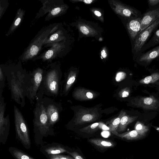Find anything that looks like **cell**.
I'll return each mask as SVG.
<instances>
[{
  "mask_svg": "<svg viewBox=\"0 0 159 159\" xmlns=\"http://www.w3.org/2000/svg\"><path fill=\"white\" fill-rule=\"evenodd\" d=\"M2 66L11 98L21 107H24L25 104V83L27 72L20 62L15 65Z\"/></svg>",
  "mask_w": 159,
  "mask_h": 159,
  "instance_id": "1",
  "label": "cell"
},
{
  "mask_svg": "<svg viewBox=\"0 0 159 159\" xmlns=\"http://www.w3.org/2000/svg\"><path fill=\"white\" fill-rule=\"evenodd\" d=\"M44 93L39 90L36 97V103L33 110V120L34 141L37 145H42L44 137L54 136L53 127L50 124L43 102Z\"/></svg>",
  "mask_w": 159,
  "mask_h": 159,
  "instance_id": "2",
  "label": "cell"
},
{
  "mask_svg": "<svg viewBox=\"0 0 159 159\" xmlns=\"http://www.w3.org/2000/svg\"><path fill=\"white\" fill-rule=\"evenodd\" d=\"M62 73L60 65L52 63L43 70L42 80L39 90L48 96L57 97L61 87Z\"/></svg>",
  "mask_w": 159,
  "mask_h": 159,
  "instance_id": "3",
  "label": "cell"
},
{
  "mask_svg": "<svg viewBox=\"0 0 159 159\" xmlns=\"http://www.w3.org/2000/svg\"><path fill=\"white\" fill-rule=\"evenodd\" d=\"M61 25L60 23L51 24L43 28L31 40L20 57L22 62L32 60L38 54L48 37L56 31Z\"/></svg>",
  "mask_w": 159,
  "mask_h": 159,
  "instance_id": "4",
  "label": "cell"
},
{
  "mask_svg": "<svg viewBox=\"0 0 159 159\" xmlns=\"http://www.w3.org/2000/svg\"><path fill=\"white\" fill-rule=\"evenodd\" d=\"M42 7L37 14L35 19H38L48 13L45 20L48 21L65 13L68 7L61 0H40Z\"/></svg>",
  "mask_w": 159,
  "mask_h": 159,
  "instance_id": "5",
  "label": "cell"
},
{
  "mask_svg": "<svg viewBox=\"0 0 159 159\" xmlns=\"http://www.w3.org/2000/svg\"><path fill=\"white\" fill-rule=\"evenodd\" d=\"M43 70L38 67L27 73L25 83V92L30 104L33 105L41 83Z\"/></svg>",
  "mask_w": 159,
  "mask_h": 159,
  "instance_id": "6",
  "label": "cell"
},
{
  "mask_svg": "<svg viewBox=\"0 0 159 159\" xmlns=\"http://www.w3.org/2000/svg\"><path fill=\"white\" fill-rule=\"evenodd\" d=\"M15 129L16 138L27 149L30 148L31 144L27 123L18 108L14 106Z\"/></svg>",
  "mask_w": 159,
  "mask_h": 159,
  "instance_id": "7",
  "label": "cell"
},
{
  "mask_svg": "<svg viewBox=\"0 0 159 159\" xmlns=\"http://www.w3.org/2000/svg\"><path fill=\"white\" fill-rule=\"evenodd\" d=\"M43 102L49 123L52 127L60 119V113L62 110L60 103L47 97L43 98Z\"/></svg>",
  "mask_w": 159,
  "mask_h": 159,
  "instance_id": "8",
  "label": "cell"
},
{
  "mask_svg": "<svg viewBox=\"0 0 159 159\" xmlns=\"http://www.w3.org/2000/svg\"><path fill=\"white\" fill-rule=\"evenodd\" d=\"M66 42V40H65L49 45L48 47H51V48L49 49L32 60L41 59L43 61H50L56 57H60L63 54L66 49L67 45Z\"/></svg>",
  "mask_w": 159,
  "mask_h": 159,
  "instance_id": "9",
  "label": "cell"
},
{
  "mask_svg": "<svg viewBox=\"0 0 159 159\" xmlns=\"http://www.w3.org/2000/svg\"><path fill=\"white\" fill-rule=\"evenodd\" d=\"M6 104L3 96H0V142L4 144L8 139L10 125L9 115L4 116Z\"/></svg>",
  "mask_w": 159,
  "mask_h": 159,
  "instance_id": "10",
  "label": "cell"
},
{
  "mask_svg": "<svg viewBox=\"0 0 159 159\" xmlns=\"http://www.w3.org/2000/svg\"><path fill=\"white\" fill-rule=\"evenodd\" d=\"M109 3L116 14L128 20L141 16L139 11L129 6L114 0Z\"/></svg>",
  "mask_w": 159,
  "mask_h": 159,
  "instance_id": "11",
  "label": "cell"
},
{
  "mask_svg": "<svg viewBox=\"0 0 159 159\" xmlns=\"http://www.w3.org/2000/svg\"><path fill=\"white\" fill-rule=\"evenodd\" d=\"M159 26V18L139 34L134 41V52L136 53L140 52L143 46Z\"/></svg>",
  "mask_w": 159,
  "mask_h": 159,
  "instance_id": "12",
  "label": "cell"
},
{
  "mask_svg": "<svg viewBox=\"0 0 159 159\" xmlns=\"http://www.w3.org/2000/svg\"><path fill=\"white\" fill-rule=\"evenodd\" d=\"M99 116L95 109H81L75 114L73 122L77 125L92 122L97 120Z\"/></svg>",
  "mask_w": 159,
  "mask_h": 159,
  "instance_id": "13",
  "label": "cell"
},
{
  "mask_svg": "<svg viewBox=\"0 0 159 159\" xmlns=\"http://www.w3.org/2000/svg\"><path fill=\"white\" fill-rule=\"evenodd\" d=\"M40 151L46 157L49 155L62 154L69 151L63 145L57 143L47 144L43 146Z\"/></svg>",
  "mask_w": 159,
  "mask_h": 159,
  "instance_id": "14",
  "label": "cell"
},
{
  "mask_svg": "<svg viewBox=\"0 0 159 159\" xmlns=\"http://www.w3.org/2000/svg\"><path fill=\"white\" fill-rule=\"evenodd\" d=\"M159 18V7L145 13L141 20L140 33Z\"/></svg>",
  "mask_w": 159,
  "mask_h": 159,
  "instance_id": "15",
  "label": "cell"
},
{
  "mask_svg": "<svg viewBox=\"0 0 159 159\" xmlns=\"http://www.w3.org/2000/svg\"><path fill=\"white\" fill-rule=\"evenodd\" d=\"M76 75L75 71L70 70L65 76L64 80L61 81L60 91L61 96L67 95L71 87L75 81Z\"/></svg>",
  "mask_w": 159,
  "mask_h": 159,
  "instance_id": "16",
  "label": "cell"
},
{
  "mask_svg": "<svg viewBox=\"0 0 159 159\" xmlns=\"http://www.w3.org/2000/svg\"><path fill=\"white\" fill-rule=\"evenodd\" d=\"M61 25L58 28L51 34L47 39L44 43L45 47L55 43L66 40V32Z\"/></svg>",
  "mask_w": 159,
  "mask_h": 159,
  "instance_id": "17",
  "label": "cell"
},
{
  "mask_svg": "<svg viewBox=\"0 0 159 159\" xmlns=\"http://www.w3.org/2000/svg\"><path fill=\"white\" fill-rule=\"evenodd\" d=\"M142 16L128 20L127 28L129 35L133 40L136 39L140 32V21Z\"/></svg>",
  "mask_w": 159,
  "mask_h": 159,
  "instance_id": "18",
  "label": "cell"
},
{
  "mask_svg": "<svg viewBox=\"0 0 159 159\" xmlns=\"http://www.w3.org/2000/svg\"><path fill=\"white\" fill-rule=\"evenodd\" d=\"M159 57V45L139 55L136 58L139 62L149 63Z\"/></svg>",
  "mask_w": 159,
  "mask_h": 159,
  "instance_id": "19",
  "label": "cell"
},
{
  "mask_svg": "<svg viewBox=\"0 0 159 159\" xmlns=\"http://www.w3.org/2000/svg\"><path fill=\"white\" fill-rule=\"evenodd\" d=\"M114 134L124 140L129 141H136L145 139L147 136L139 133L134 130L120 134L117 132Z\"/></svg>",
  "mask_w": 159,
  "mask_h": 159,
  "instance_id": "20",
  "label": "cell"
},
{
  "mask_svg": "<svg viewBox=\"0 0 159 159\" xmlns=\"http://www.w3.org/2000/svg\"><path fill=\"white\" fill-rule=\"evenodd\" d=\"M93 92L84 89L78 88L75 90L73 96L76 100L84 101L90 100L95 97Z\"/></svg>",
  "mask_w": 159,
  "mask_h": 159,
  "instance_id": "21",
  "label": "cell"
},
{
  "mask_svg": "<svg viewBox=\"0 0 159 159\" xmlns=\"http://www.w3.org/2000/svg\"><path fill=\"white\" fill-rule=\"evenodd\" d=\"M25 11L20 8L18 9L11 26L6 35L8 36L13 33L23 21Z\"/></svg>",
  "mask_w": 159,
  "mask_h": 159,
  "instance_id": "22",
  "label": "cell"
},
{
  "mask_svg": "<svg viewBox=\"0 0 159 159\" xmlns=\"http://www.w3.org/2000/svg\"><path fill=\"white\" fill-rule=\"evenodd\" d=\"M88 141L95 146L101 148H112L115 145V144L112 141L103 139H91Z\"/></svg>",
  "mask_w": 159,
  "mask_h": 159,
  "instance_id": "23",
  "label": "cell"
},
{
  "mask_svg": "<svg viewBox=\"0 0 159 159\" xmlns=\"http://www.w3.org/2000/svg\"><path fill=\"white\" fill-rule=\"evenodd\" d=\"M137 117L125 115L121 118L120 124L117 130L118 133L125 130L127 125L133 122L137 119Z\"/></svg>",
  "mask_w": 159,
  "mask_h": 159,
  "instance_id": "24",
  "label": "cell"
},
{
  "mask_svg": "<svg viewBox=\"0 0 159 159\" xmlns=\"http://www.w3.org/2000/svg\"><path fill=\"white\" fill-rule=\"evenodd\" d=\"M8 151L15 159H35L21 150L15 147H9Z\"/></svg>",
  "mask_w": 159,
  "mask_h": 159,
  "instance_id": "25",
  "label": "cell"
},
{
  "mask_svg": "<svg viewBox=\"0 0 159 159\" xmlns=\"http://www.w3.org/2000/svg\"><path fill=\"white\" fill-rule=\"evenodd\" d=\"M126 114V113L125 111H121L118 117L112 119L109 122V129L113 134L117 132L116 131L120 124L121 119Z\"/></svg>",
  "mask_w": 159,
  "mask_h": 159,
  "instance_id": "26",
  "label": "cell"
},
{
  "mask_svg": "<svg viewBox=\"0 0 159 159\" xmlns=\"http://www.w3.org/2000/svg\"><path fill=\"white\" fill-rule=\"evenodd\" d=\"M107 129L106 126L101 122L95 123L84 127L80 130L82 132L87 133H93L99 129Z\"/></svg>",
  "mask_w": 159,
  "mask_h": 159,
  "instance_id": "27",
  "label": "cell"
},
{
  "mask_svg": "<svg viewBox=\"0 0 159 159\" xmlns=\"http://www.w3.org/2000/svg\"><path fill=\"white\" fill-rule=\"evenodd\" d=\"M158 44H159V29H157L155 31L149 41L143 46L140 52L143 51Z\"/></svg>",
  "mask_w": 159,
  "mask_h": 159,
  "instance_id": "28",
  "label": "cell"
},
{
  "mask_svg": "<svg viewBox=\"0 0 159 159\" xmlns=\"http://www.w3.org/2000/svg\"><path fill=\"white\" fill-rule=\"evenodd\" d=\"M148 126L145 125L143 123L138 121L135 126L134 130L141 134L147 136L149 130Z\"/></svg>",
  "mask_w": 159,
  "mask_h": 159,
  "instance_id": "29",
  "label": "cell"
},
{
  "mask_svg": "<svg viewBox=\"0 0 159 159\" xmlns=\"http://www.w3.org/2000/svg\"><path fill=\"white\" fill-rule=\"evenodd\" d=\"M159 79V74L154 73L150 76H147L144 79L141 80L140 83L142 84H148L153 83Z\"/></svg>",
  "mask_w": 159,
  "mask_h": 159,
  "instance_id": "30",
  "label": "cell"
},
{
  "mask_svg": "<svg viewBox=\"0 0 159 159\" xmlns=\"http://www.w3.org/2000/svg\"><path fill=\"white\" fill-rule=\"evenodd\" d=\"M6 77L2 65L0 66V96H2V93L5 85Z\"/></svg>",
  "mask_w": 159,
  "mask_h": 159,
  "instance_id": "31",
  "label": "cell"
},
{
  "mask_svg": "<svg viewBox=\"0 0 159 159\" xmlns=\"http://www.w3.org/2000/svg\"><path fill=\"white\" fill-rule=\"evenodd\" d=\"M48 159H74L72 156L62 154L49 155L46 156Z\"/></svg>",
  "mask_w": 159,
  "mask_h": 159,
  "instance_id": "32",
  "label": "cell"
},
{
  "mask_svg": "<svg viewBox=\"0 0 159 159\" xmlns=\"http://www.w3.org/2000/svg\"><path fill=\"white\" fill-rule=\"evenodd\" d=\"M9 5L8 1L1 0L0 1V17L1 19L2 16L5 13Z\"/></svg>",
  "mask_w": 159,
  "mask_h": 159,
  "instance_id": "33",
  "label": "cell"
},
{
  "mask_svg": "<svg viewBox=\"0 0 159 159\" xmlns=\"http://www.w3.org/2000/svg\"><path fill=\"white\" fill-rule=\"evenodd\" d=\"M92 11L96 17L101 20L102 21L103 20V15L99 10L97 9H93Z\"/></svg>",
  "mask_w": 159,
  "mask_h": 159,
  "instance_id": "34",
  "label": "cell"
},
{
  "mask_svg": "<svg viewBox=\"0 0 159 159\" xmlns=\"http://www.w3.org/2000/svg\"><path fill=\"white\" fill-rule=\"evenodd\" d=\"M67 153L72 156L74 159H84L76 152L69 151L67 152Z\"/></svg>",
  "mask_w": 159,
  "mask_h": 159,
  "instance_id": "35",
  "label": "cell"
},
{
  "mask_svg": "<svg viewBox=\"0 0 159 159\" xmlns=\"http://www.w3.org/2000/svg\"><path fill=\"white\" fill-rule=\"evenodd\" d=\"M94 0H71L70 1L72 3L77 2H84L86 4H90L94 1Z\"/></svg>",
  "mask_w": 159,
  "mask_h": 159,
  "instance_id": "36",
  "label": "cell"
},
{
  "mask_svg": "<svg viewBox=\"0 0 159 159\" xmlns=\"http://www.w3.org/2000/svg\"><path fill=\"white\" fill-rule=\"evenodd\" d=\"M153 101V100L152 98L147 97L145 98L143 100V103L144 104L149 105L152 104Z\"/></svg>",
  "mask_w": 159,
  "mask_h": 159,
  "instance_id": "37",
  "label": "cell"
},
{
  "mask_svg": "<svg viewBox=\"0 0 159 159\" xmlns=\"http://www.w3.org/2000/svg\"><path fill=\"white\" fill-rule=\"evenodd\" d=\"M148 2L150 6H154L159 4V0H149Z\"/></svg>",
  "mask_w": 159,
  "mask_h": 159,
  "instance_id": "38",
  "label": "cell"
},
{
  "mask_svg": "<svg viewBox=\"0 0 159 159\" xmlns=\"http://www.w3.org/2000/svg\"><path fill=\"white\" fill-rule=\"evenodd\" d=\"M120 95L122 97L124 98L127 97L129 95V92L127 90L125 89H124L122 91H121L120 92Z\"/></svg>",
  "mask_w": 159,
  "mask_h": 159,
  "instance_id": "39",
  "label": "cell"
},
{
  "mask_svg": "<svg viewBox=\"0 0 159 159\" xmlns=\"http://www.w3.org/2000/svg\"><path fill=\"white\" fill-rule=\"evenodd\" d=\"M101 57L103 58H106L107 56V53L105 49H103L101 52Z\"/></svg>",
  "mask_w": 159,
  "mask_h": 159,
  "instance_id": "40",
  "label": "cell"
},
{
  "mask_svg": "<svg viewBox=\"0 0 159 159\" xmlns=\"http://www.w3.org/2000/svg\"><path fill=\"white\" fill-rule=\"evenodd\" d=\"M153 127L155 128V129L158 132H159V127L157 126H153Z\"/></svg>",
  "mask_w": 159,
  "mask_h": 159,
  "instance_id": "41",
  "label": "cell"
}]
</instances>
